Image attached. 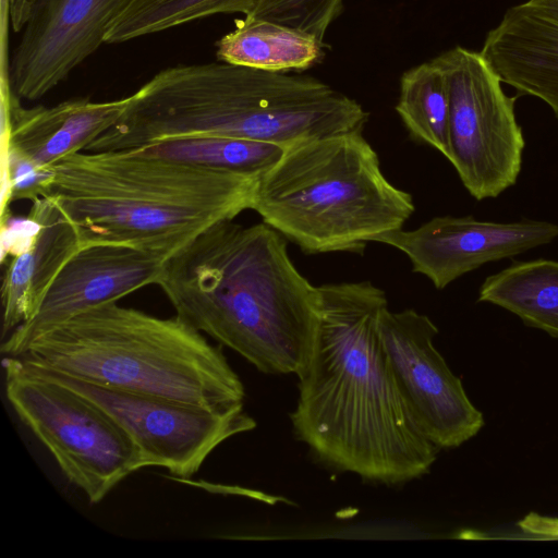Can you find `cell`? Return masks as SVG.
Segmentation results:
<instances>
[{
	"instance_id": "52a82bcc",
	"label": "cell",
	"mask_w": 558,
	"mask_h": 558,
	"mask_svg": "<svg viewBox=\"0 0 558 558\" xmlns=\"http://www.w3.org/2000/svg\"><path fill=\"white\" fill-rule=\"evenodd\" d=\"M3 367L14 412L90 504L147 466L134 441L99 405L31 372L19 356L5 357Z\"/></svg>"
},
{
	"instance_id": "5b68a950",
	"label": "cell",
	"mask_w": 558,
	"mask_h": 558,
	"mask_svg": "<svg viewBox=\"0 0 558 558\" xmlns=\"http://www.w3.org/2000/svg\"><path fill=\"white\" fill-rule=\"evenodd\" d=\"M25 361L81 380L210 409L244 404L245 389L220 347L179 316L110 302L37 338Z\"/></svg>"
},
{
	"instance_id": "277c9868",
	"label": "cell",
	"mask_w": 558,
	"mask_h": 558,
	"mask_svg": "<svg viewBox=\"0 0 558 558\" xmlns=\"http://www.w3.org/2000/svg\"><path fill=\"white\" fill-rule=\"evenodd\" d=\"M258 178L128 150H82L50 167L43 197L75 225L82 247L123 244L169 258L252 209Z\"/></svg>"
},
{
	"instance_id": "8fae6325",
	"label": "cell",
	"mask_w": 558,
	"mask_h": 558,
	"mask_svg": "<svg viewBox=\"0 0 558 558\" xmlns=\"http://www.w3.org/2000/svg\"><path fill=\"white\" fill-rule=\"evenodd\" d=\"M558 225L522 218L511 222L477 220L473 216L434 217L414 230L383 233L373 242L404 253L412 270L438 290L483 265L511 258L551 243Z\"/></svg>"
},
{
	"instance_id": "603a6c76",
	"label": "cell",
	"mask_w": 558,
	"mask_h": 558,
	"mask_svg": "<svg viewBox=\"0 0 558 558\" xmlns=\"http://www.w3.org/2000/svg\"><path fill=\"white\" fill-rule=\"evenodd\" d=\"M5 162L7 187L3 190L2 208L5 203L43 197L50 178V168H39L5 144H2Z\"/></svg>"
},
{
	"instance_id": "d6986e66",
	"label": "cell",
	"mask_w": 558,
	"mask_h": 558,
	"mask_svg": "<svg viewBox=\"0 0 558 558\" xmlns=\"http://www.w3.org/2000/svg\"><path fill=\"white\" fill-rule=\"evenodd\" d=\"M287 148L251 140L203 136L167 140L128 151L259 177L279 160Z\"/></svg>"
},
{
	"instance_id": "7402d4cb",
	"label": "cell",
	"mask_w": 558,
	"mask_h": 558,
	"mask_svg": "<svg viewBox=\"0 0 558 558\" xmlns=\"http://www.w3.org/2000/svg\"><path fill=\"white\" fill-rule=\"evenodd\" d=\"M343 0H259L247 17L278 23L324 44L329 25L342 10Z\"/></svg>"
},
{
	"instance_id": "cb8c5ba5",
	"label": "cell",
	"mask_w": 558,
	"mask_h": 558,
	"mask_svg": "<svg viewBox=\"0 0 558 558\" xmlns=\"http://www.w3.org/2000/svg\"><path fill=\"white\" fill-rule=\"evenodd\" d=\"M50 0H7L8 13L14 32H21L28 21Z\"/></svg>"
},
{
	"instance_id": "e0dca14e",
	"label": "cell",
	"mask_w": 558,
	"mask_h": 558,
	"mask_svg": "<svg viewBox=\"0 0 558 558\" xmlns=\"http://www.w3.org/2000/svg\"><path fill=\"white\" fill-rule=\"evenodd\" d=\"M234 23L216 44L218 61L286 73L312 68L324 56V44L298 29L247 16Z\"/></svg>"
},
{
	"instance_id": "44dd1931",
	"label": "cell",
	"mask_w": 558,
	"mask_h": 558,
	"mask_svg": "<svg viewBox=\"0 0 558 558\" xmlns=\"http://www.w3.org/2000/svg\"><path fill=\"white\" fill-rule=\"evenodd\" d=\"M259 0H131L111 22L105 44H120L219 13L251 15Z\"/></svg>"
},
{
	"instance_id": "5bb4252c",
	"label": "cell",
	"mask_w": 558,
	"mask_h": 558,
	"mask_svg": "<svg viewBox=\"0 0 558 558\" xmlns=\"http://www.w3.org/2000/svg\"><path fill=\"white\" fill-rule=\"evenodd\" d=\"M480 52L502 84L544 101L558 122V0L510 7Z\"/></svg>"
},
{
	"instance_id": "ba28073f",
	"label": "cell",
	"mask_w": 558,
	"mask_h": 558,
	"mask_svg": "<svg viewBox=\"0 0 558 558\" xmlns=\"http://www.w3.org/2000/svg\"><path fill=\"white\" fill-rule=\"evenodd\" d=\"M434 61L449 89V161L476 201L496 198L521 172L525 140L509 96L480 51L461 46Z\"/></svg>"
},
{
	"instance_id": "9a60e30c",
	"label": "cell",
	"mask_w": 558,
	"mask_h": 558,
	"mask_svg": "<svg viewBox=\"0 0 558 558\" xmlns=\"http://www.w3.org/2000/svg\"><path fill=\"white\" fill-rule=\"evenodd\" d=\"M7 88L2 101V144L39 168H50L62 158L85 150L112 126L129 97L92 101L87 97L64 100L51 107L26 108Z\"/></svg>"
},
{
	"instance_id": "7a4b0ae2",
	"label": "cell",
	"mask_w": 558,
	"mask_h": 558,
	"mask_svg": "<svg viewBox=\"0 0 558 558\" xmlns=\"http://www.w3.org/2000/svg\"><path fill=\"white\" fill-rule=\"evenodd\" d=\"M287 241L265 222H217L166 260L157 284L177 316L258 371L296 374L319 292L295 268Z\"/></svg>"
},
{
	"instance_id": "8992f818",
	"label": "cell",
	"mask_w": 558,
	"mask_h": 558,
	"mask_svg": "<svg viewBox=\"0 0 558 558\" xmlns=\"http://www.w3.org/2000/svg\"><path fill=\"white\" fill-rule=\"evenodd\" d=\"M252 210L306 254H362L374 238L402 229L415 210L362 132L288 147L259 175Z\"/></svg>"
},
{
	"instance_id": "ac0fdd59",
	"label": "cell",
	"mask_w": 558,
	"mask_h": 558,
	"mask_svg": "<svg viewBox=\"0 0 558 558\" xmlns=\"http://www.w3.org/2000/svg\"><path fill=\"white\" fill-rule=\"evenodd\" d=\"M477 301L505 308L526 326L558 338V262L513 260L485 278Z\"/></svg>"
},
{
	"instance_id": "ffe728a7",
	"label": "cell",
	"mask_w": 558,
	"mask_h": 558,
	"mask_svg": "<svg viewBox=\"0 0 558 558\" xmlns=\"http://www.w3.org/2000/svg\"><path fill=\"white\" fill-rule=\"evenodd\" d=\"M396 111L415 140L449 159V89L434 59L403 73Z\"/></svg>"
},
{
	"instance_id": "3957f363",
	"label": "cell",
	"mask_w": 558,
	"mask_h": 558,
	"mask_svg": "<svg viewBox=\"0 0 558 558\" xmlns=\"http://www.w3.org/2000/svg\"><path fill=\"white\" fill-rule=\"evenodd\" d=\"M367 121L361 104L313 76L217 61L159 71L130 96L122 123L135 147L203 136L290 147Z\"/></svg>"
},
{
	"instance_id": "9c48e42d",
	"label": "cell",
	"mask_w": 558,
	"mask_h": 558,
	"mask_svg": "<svg viewBox=\"0 0 558 558\" xmlns=\"http://www.w3.org/2000/svg\"><path fill=\"white\" fill-rule=\"evenodd\" d=\"M21 360L31 372L99 405L134 441L146 465L167 469L172 480L191 478L219 445L256 426L244 404L204 408L99 386Z\"/></svg>"
},
{
	"instance_id": "30bf717a",
	"label": "cell",
	"mask_w": 558,
	"mask_h": 558,
	"mask_svg": "<svg viewBox=\"0 0 558 558\" xmlns=\"http://www.w3.org/2000/svg\"><path fill=\"white\" fill-rule=\"evenodd\" d=\"M437 333L430 318L412 308H386L380 316L381 343L407 404L428 439L448 449L475 436L484 418L435 348Z\"/></svg>"
},
{
	"instance_id": "2e32d148",
	"label": "cell",
	"mask_w": 558,
	"mask_h": 558,
	"mask_svg": "<svg viewBox=\"0 0 558 558\" xmlns=\"http://www.w3.org/2000/svg\"><path fill=\"white\" fill-rule=\"evenodd\" d=\"M32 203L28 220L35 232L3 276V339L35 315L58 274L82 247L77 228L52 198Z\"/></svg>"
},
{
	"instance_id": "4fadbf2b",
	"label": "cell",
	"mask_w": 558,
	"mask_h": 558,
	"mask_svg": "<svg viewBox=\"0 0 558 558\" xmlns=\"http://www.w3.org/2000/svg\"><path fill=\"white\" fill-rule=\"evenodd\" d=\"M131 0H50L23 28L8 62L7 84L19 99L37 100L105 43Z\"/></svg>"
},
{
	"instance_id": "7c38bea8",
	"label": "cell",
	"mask_w": 558,
	"mask_h": 558,
	"mask_svg": "<svg viewBox=\"0 0 558 558\" xmlns=\"http://www.w3.org/2000/svg\"><path fill=\"white\" fill-rule=\"evenodd\" d=\"M167 259L123 244L81 247L58 274L35 315L3 339L1 352L21 356L37 338L72 317L157 284Z\"/></svg>"
},
{
	"instance_id": "6da1fadb",
	"label": "cell",
	"mask_w": 558,
	"mask_h": 558,
	"mask_svg": "<svg viewBox=\"0 0 558 558\" xmlns=\"http://www.w3.org/2000/svg\"><path fill=\"white\" fill-rule=\"evenodd\" d=\"M316 330L295 374L291 422L324 463L363 480L402 484L426 474L439 450L407 404L384 350L386 293L369 281L318 286Z\"/></svg>"
}]
</instances>
